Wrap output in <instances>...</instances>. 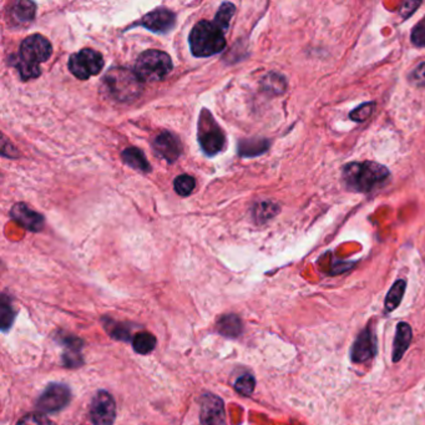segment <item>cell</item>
Wrapping results in <instances>:
<instances>
[{
    "label": "cell",
    "mask_w": 425,
    "mask_h": 425,
    "mask_svg": "<svg viewBox=\"0 0 425 425\" xmlns=\"http://www.w3.org/2000/svg\"><path fill=\"white\" fill-rule=\"evenodd\" d=\"M36 12V5L32 1H15L8 9V16L12 24H24L33 21Z\"/></svg>",
    "instance_id": "15"
},
{
    "label": "cell",
    "mask_w": 425,
    "mask_h": 425,
    "mask_svg": "<svg viewBox=\"0 0 425 425\" xmlns=\"http://www.w3.org/2000/svg\"><path fill=\"white\" fill-rule=\"evenodd\" d=\"M374 108H376L374 102H365V104H362L360 106L354 108L349 114V117L353 122H365V120H368L371 117L373 111H374Z\"/></svg>",
    "instance_id": "27"
},
{
    "label": "cell",
    "mask_w": 425,
    "mask_h": 425,
    "mask_svg": "<svg viewBox=\"0 0 425 425\" xmlns=\"http://www.w3.org/2000/svg\"><path fill=\"white\" fill-rule=\"evenodd\" d=\"M175 191L180 196H189L195 189L196 181L192 176L180 175L177 176L174 181Z\"/></svg>",
    "instance_id": "24"
},
{
    "label": "cell",
    "mask_w": 425,
    "mask_h": 425,
    "mask_svg": "<svg viewBox=\"0 0 425 425\" xmlns=\"http://www.w3.org/2000/svg\"><path fill=\"white\" fill-rule=\"evenodd\" d=\"M264 87L266 91H270L272 94H282L286 91V79L276 73H270L264 79Z\"/></svg>",
    "instance_id": "23"
},
{
    "label": "cell",
    "mask_w": 425,
    "mask_h": 425,
    "mask_svg": "<svg viewBox=\"0 0 425 425\" xmlns=\"http://www.w3.org/2000/svg\"><path fill=\"white\" fill-rule=\"evenodd\" d=\"M420 5H422V1H405L404 4L402 5V9H400V14H402V16H403L404 19H406V18H409V16L415 12V9L420 7Z\"/></svg>",
    "instance_id": "33"
},
{
    "label": "cell",
    "mask_w": 425,
    "mask_h": 425,
    "mask_svg": "<svg viewBox=\"0 0 425 425\" xmlns=\"http://www.w3.org/2000/svg\"><path fill=\"white\" fill-rule=\"evenodd\" d=\"M152 149L156 155L160 156L170 163H174L176 160H179L183 152L181 142L177 139V136L169 131H162L156 136L152 141Z\"/></svg>",
    "instance_id": "11"
},
{
    "label": "cell",
    "mask_w": 425,
    "mask_h": 425,
    "mask_svg": "<svg viewBox=\"0 0 425 425\" xmlns=\"http://www.w3.org/2000/svg\"><path fill=\"white\" fill-rule=\"evenodd\" d=\"M377 351L376 337L369 330H365L358 336L352 347V360L356 363H365L369 360Z\"/></svg>",
    "instance_id": "14"
},
{
    "label": "cell",
    "mask_w": 425,
    "mask_h": 425,
    "mask_svg": "<svg viewBox=\"0 0 425 425\" xmlns=\"http://www.w3.org/2000/svg\"><path fill=\"white\" fill-rule=\"evenodd\" d=\"M255 387H256V380L250 374H246L241 378L237 379L236 384H235L236 391L241 393L242 395H251L255 391Z\"/></svg>",
    "instance_id": "28"
},
{
    "label": "cell",
    "mask_w": 425,
    "mask_h": 425,
    "mask_svg": "<svg viewBox=\"0 0 425 425\" xmlns=\"http://www.w3.org/2000/svg\"><path fill=\"white\" fill-rule=\"evenodd\" d=\"M198 142L203 152L209 157L220 154L226 145L222 130L207 108H203L198 117Z\"/></svg>",
    "instance_id": "6"
},
{
    "label": "cell",
    "mask_w": 425,
    "mask_h": 425,
    "mask_svg": "<svg viewBox=\"0 0 425 425\" xmlns=\"http://www.w3.org/2000/svg\"><path fill=\"white\" fill-rule=\"evenodd\" d=\"M134 349L140 354H149L156 347V338L148 332L137 333L133 341Z\"/></svg>",
    "instance_id": "21"
},
{
    "label": "cell",
    "mask_w": 425,
    "mask_h": 425,
    "mask_svg": "<svg viewBox=\"0 0 425 425\" xmlns=\"http://www.w3.org/2000/svg\"><path fill=\"white\" fill-rule=\"evenodd\" d=\"M271 142L267 139H244L238 142V154L242 157H255L264 154L270 149Z\"/></svg>",
    "instance_id": "18"
},
{
    "label": "cell",
    "mask_w": 425,
    "mask_h": 425,
    "mask_svg": "<svg viewBox=\"0 0 425 425\" xmlns=\"http://www.w3.org/2000/svg\"><path fill=\"white\" fill-rule=\"evenodd\" d=\"M10 216L14 221L19 223L21 227L32 232H39L44 227V217L35 209L27 206V203H16L10 211Z\"/></svg>",
    "instance_id": "13"
},
{
    "label": "cell",
    "mask_w": 425,
    "mask_h": 425,
    "mask_svg": "<svg viewBox=\"0 0 425 425\" xmlns=\"http://www.w3.org/2000/svg\"><path fill=\"white\" fill-rule=\"evenodd\" d=\"M122 159L128 166L136 171H140L143 174H148L151 171V165L148 161L146 156L142 152V150L137 148H128L124 150L122 152Z\"/></svg>",
    "instance_id": "17"
},
{
    "label": "cell",
    "mask_w": 425,
    "mask_h": 425,
    "mask_svg": "<svg viewBox=\"0 0 425 425\" xmlns=\"http://www.w3.org/2000/svg\"><path fill=\"white\" fill-rule=\"evenodd\" d=\"M412 43L415 47H425V16L413 27Z\"/></svg>",
    "instance_id": "29"
},
{
    "label": "cell",
    "mask_w": 425,
    "mask_h": 425,
    "mask_svg": "<svg viewBox=\"0 0 425 425\" xmlns=\"http://www.w3.org/2000/svg\"><path fill=\"white\" fill-rule=\"evenodd\" d=\"M412 328L408 323H399L395 332L394 338V345H393V362H399L402 357L404 356L405 352L409 348V345L412 342Z\"/></svg>",
    "instance_id": "16"
},
{
    "label": "cell",
    "mask_w": 425,
    "mask_h": 425,
    "mask_svg": "<svg viewBox=\"0 0 425 425\" xmlns=\"http://www.w3.org/2000/svg\"><path fill=\"white\" fill-rule=\"evenodd\" d=\"M108 93L119 102H131L142 93V81L135 71L126 68H113L104 78Z\"/></svg>",
    "instance_id": "4"
},
{
    "label": "cell",
    "mask_w": 425,
    "mask_h": 425,
    "mask_svg": "<svg viewBox=\"0 0 425 425\" xmlns=\"http://www.w3.org/2000/svg\"><path fill=\"white\" fill-rule=\"evenodd\" d=\"M70 389L64 384H50L38 399V409L43 413L59 412L68 405Z\"/></svg>",
    "instance_id": "9"
},
{
    "label": "cell",
    "mask_w": 425,
    "mask_h": 425,
    "mask_svg": "<svg viewBox=\"0 0 425 425\" xmlns=\"http://www.w3.org/2000/svg\"><path fill=\"white\" fill-rule=\"evenodd\" d=\"M235 12H236V7L232 3H223L222 5L218 9L214 21L216 23L223 33H226L229 30L231 19L235 15Z\"/></svg>",
    "instance_id": "22"
},
{
    "label": "cell",
    "mask_w": 425,
    "mask_h": 425,
    "mask_svg": "<svg viewBox=\"0 0 425 425\" xmlns=\"http://www.w3.org/2000/svg\"><path fill=\"white\" fill-rule=\"evenodd\" d=\"M279 211V207L277 206L276 203H261L257 205L256 209H255V216H256L258 221L264 222L270 220L273 216H276Z\"/></svg>",
    "instance_id": "25"
},
{
    "label": "cell",
    "mask_w": 425,
    "mask_h": 425,
    "mask_svg": "<svg viewBox=\"0 0 425 425\" xmlns=\"http://www.w3.org/2000/svg\"><path fill=\"white\" fill-rule=\"evenodd\" d=\"M241 330H242L241 321L240 318L233 314L222 317L218 321V331L221 332L223 336L237 337L241 333Z\"/></svg>",
    "instance_id": "20"
},
{
    "label": "cell",
    "mask_w": 425,
    "mask_h": 425,
    "mask_svg": "<svg viewBox=\"0 0 425 425\" xmlns=\"http://www.w3.org/2000/svg\"><path fill=\"white\" fill-rule=\"evenodd\" d=\"M201 420L203 425H227L222 400L214 394L203 395L201 398Z\"/></svg>",
    "instance_id": "12"
},
{
    "label": "cell",
    "mask_w": 425,
    "mask_h": 425,
    "mask_svg": "<svg viewBox=\"0 0 425 425\" xmlns=\"http://www.w3.org/2000/svg\"><path fill=\"white\" fill-rule=\"evenodd\" d=\"M409 80L418 88L425 87V62L419 64L418 67L413 70L412 74L409 75Z\"/></svg>",
    "instance_id": "30"
},
{
    "label": "cell",
    "mask_w": 425,
    "mask_h": 425,
    "mask_svg": "<svg viewBox=\"0 0 425 425\" xmlns=\"http://www.w3.org/2000/svg\"><path fill=\"white\" fill-rule=\"evenodd\" d=\"M18 425H47V420L43 415L29 414L27 417L21 419Z\"/></svg>",
    "instance_id": "31"
},
{
    "label": "cell",
    "mask_w": 425,
    "mask_h": 425,
    "mask_svg": "<svg viewBox=\"0 0 425 425\" xmlns=\"http://www.w3.org/2000/svg\"><path fill=\"white\" fill-rule=\"evenodd\" d=\"M225 34L215 21H198L189 33L191 53L196 58H209L221 53L226 47Z\"/></svg>",
    "instance_id": "3"
},
{
    "label": "cell",
    "mask_w": 425,
    "mask_h": 425,
    "mask_svg": "<svg viewBox=\"0 0 425 425\" xmlns=\"http://www.w3.org/2000/svg\"><path fill=\"white\" fill-rule=\"evenodd\" d=\"M174 68L169 54L160 50H146L137 58L135 73L141 81L165 79Z\"/></svg>",
    "instance_id": "5"
},
{
    "label": "cell",
    "mask_w": 425,
    "mask_h": 425,
    "mask_svg": "<svg viewBox=\"0 0 425 425\" xmlns=\"http://www.w3.org/2000/svg\"><path fill=\"white\" fill-rule=\"evenodd\" d=\"M175 24L176 15L174 12L166 8H157L154 12L146 14L141 21L134 24V27L140 25L156 34H166L174 29Z\"/></svg>",
    "instance_id": "10"
},
{
    "label": "cell",
    "mask_w": 425,
    "mask_h": 425,
    "mask_svg": "<svg viewBox=\"0 0 425 425\" xmlns=\"http://www.w3.org/2000/svg\"><path fill=\"white\" fill-rule=\"evenodd\" d=\"M51 53L53 47L45 36L30 35L21 43L19 54L12 56V65L25 74H41L39 64L45 62Z\"/></svg>",
    "instance_id": "2"
},
{
    "label": "cell",
    "mask_w": 425,
    "mask_h": 425,
    "mask_svg": "<svg viewBox=\"0 0 425 425\" xmlns=\"http://www.w3.org/2000/svg\"><path fill=\"white\" fill-rule=\"evenodd\" d=\"M64 363L68 367H76L81 365V357L78 353V349H70V352L65 353L64 356Z\"/></svg>",
    "instance_id": "32"
},
{
    "label": "cell",
    "mask_w": 425,
    "mask_h": 425,
    "mask_svg": "<svg viewBox=\"0 0 425 425\" xmlns=\"http://www.w3.org/2000/svg\"><path fill=\"white\" fill-rule=\"evenodd\" d=\"M14 317H15V313H14L12 304H10V302H8L5 296H3L1 304H0V322H1L3 331H7L9 327H12Z\"/></svg>",
    "instance_id": "26"
},
{
    "label": "cell",
    "mask_w": 425,
    "mask_h": 425,
    "mask_svg": "<svg viewBox=\"0 0 425 425\" xmlns=\"http://www.w3.org/2000/svg\"><path fill=\"white\" fill-rule=\"evenodd\" d=\"M104 58L102 53L94 49H82L75 53L69 59V70L75 78L88 80L89 78L100 74L104 68Z\"/></svg>",
    "instance_id": "7"
},
{
    "label": "cell",
    "mask_w": 425,
    "mask_h": 425,
    "mask_svg": "<svg viewBox=\"0 0 425 425\" xmlns=\"http://www.w3.org/2000/svg\"><path fill=\"white\" fill-rule=\"evenodd\" d=\"M116 418V404L113 395L100 391L90 405V419L94 425H113Z\"/></svg>",
    "instance_id": "8"
},
{
    "label": "cell",
    "mask_w": 425,
    "mask_h": 425,
    "mask_svg": "<svg viewBox=\"0 0 425 425\" xmlns=\"http://www.w3.org/2000/svg\"><path fill=\"white\" fill-rule=\"evenodd\" d=\"M345 187L354 192H371L379 189L389 179V171L377 162H351L343 168Z\"/></svg>",
    "instance_id": "1"
},
{
    "label": "cell",
    "mask_w": 425,
    "mask_h": 425,
    "mask_svg": "<svg viewBox=\"0 0 425 425\" xmlns=\"http://www.w3.org/2000/svg\"><path fill=\"white\" fill-rule=\"evenodd\" d=\"M405 287H406V284H405L404 279H398L395 284L391 286V290L388 292L387 298H385L384 304L387 312L394 310L398 307L402 299H403V296H404Z\"/></svg>",
    "instance_id": "19"
}]
</instances>
